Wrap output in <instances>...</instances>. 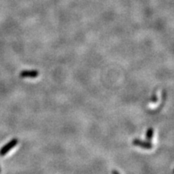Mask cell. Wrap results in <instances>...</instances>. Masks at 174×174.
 I'll list each match as a JSON object with an SVG mask.
<instances>
[{
	"label": "cell",
	"mask_w": 174,
	"mask_h": 174,
	"mask_svg": "<svg viewBox=\"0 0 174 174\" xmlns=\"http://www.w3.org/2000/svg\"><path fill=\"white\" fill-rule=\"evenodd\" d=\"M18 142H19V140H18L17 139H11L9 143L5 144L2 148L0 149V156H1V157L5 156L6 154L9 152L13 148H15V147L17 145Z\"/></svg>",
	"instance_id": "6da1fadb"
},
{
	"label": "cell",
	"mask_w": 174,
	"mask_h": 174,
	"mask_svg": "<svg viewBox=\"0 0 174 174\" xmlns=\"http://www.w3.org/2000/svg\"><path fill=\"white\" fill-rule=\"evenodd\" d=\"M132 144H133V145L141 147V148H145V149H151V148H152V147H153L152 144H151V143H150L149 141L148 142L143 141V140H141V139H134L133 142H132Z\"/></svg>",
	"instance_id": "7a4b0ae2"
},
{
	"label": "cell",
	"mask_w": 174,
	"mask_h": 174,
	"mask_svg": "<svg viewBox=\"0 0 174 174\" xmlns=\"http://www.w3.org/2000/svg\"><path fill=\"white\" fill-rule=\"evenodd\" d=\"M21 78H34L39 76V72L37 70H23L20 73Z\"/></svg>",
	"instance_id": "3957f363"
},
{
	"label": "cell",
	"mask_w": 174,
	"mask_h": 174,
	"mask_svg": "<svg viewBox=\"0 0 174 174\" xmlns=\"http://www.w3.org/2000/svg\"><path fill=\"white\" fill-rule=\"evenodd\" d=\"M153 134H154V130L153 128H151V127H150V128L148 129V131H147L146 132V139H148V140H151V139H152V136H153Z\"/></svg>",
	"instance_id": "277c9868"
},
{
	"label": "cell",
	"mask_w": 174,
	"mask_h": 174,
	"mask_svg": "<svg viewBox=\"0 0 174 174\" xmlns=\"http://www.w3.org/2000/svg\"><path fill=\"white\" fill-rule=\"evenodd\" d=\"M112 174H119V173L118 171H116V170H113V171H112Z\"/></svg>",
	"instance_id": "5b68a950"
},
{
	"label": "cell",
	"mask_w": 174,
	"mask_h": 174,
	"mask_svg": "<svg viewBox=\"0 0 174 174\" xmlns=\"http://www.w3.org/2000/svg\"><path fill=\"white\" fill-rule=\"evenodd\" d=\"M0 172H1V167H0Z\"/></svg>",
	"instance_id": "8992f818"
}]
</instances>
